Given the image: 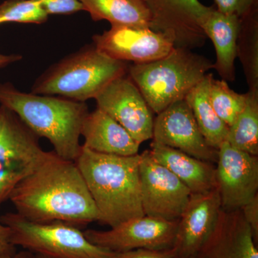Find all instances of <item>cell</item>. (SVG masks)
Masks as SVG:
<instances>
[{
  "label": "cell",
  "mask_w": 258,
  "mask_h": 258,
  "mask_svg": "<svg viewBox=\"0 0 258 258\" xmlns=\"http://www.w3.org/2000/svg\"><path fill=\"white\" fill-rule=\"evenodd\" d=\"M9 200L17 213L35 223L60 222L81 228L99 220L76 162L54 152L17 185Z\"/></svg>",
  "instance_id": "cell-1"
},
{
  "label": "cell",
  "mask_w": 258,
  "mask_h": 258,
  "mask_svg": "<svg viewBox=\"0 0 258 258\" xmlns=\"http://www.w3.org/2000/svg\"><path fill=\"white\" fill-rule=\"evenodd\" d=\"M141 155L124 156L93 152L82 146L76 160L103 225L114 227L144 216L141 198Z\"/></svg>",
  "instance_id": "cell-2"
},
{
  "label": "cell",
  "mask_w": 258,
  "mask_h": 258,
  "mask_svg": "<svg viewBox=\"0 0 258 258\" xmlns=\"http://www.w3.org/2000/svg\"><path fill=\"white\" fill-rule=\"evenodd\" d=\"M0 104L16 113L39 138L47 139L58 157L72 161L79 157L81 127L90 112L86 102L24 93L6 83H0Z\"/></svg>",
  "instance_id": "cell-3"
},
{
  "label": "cell",
  "mask_w": 258,
  "mask_h": 258,
  "mask_svg": "<svg viewBox=\"0 0 258 258\" xmlns=\"http://www.w3.org/2000/svg\"><path fill=\"white\" fill-rule=\"evenodd\" d=\"M128 67L127 62L108 57L92 43L52 64L35 81L31 93L86 102L126 74Z\"/></svg>",
  "instance_id": "cell-4"
},
{
  "label": "cell",
  "mask_w": 258,
  "mask_h": 258,
  "mask_svg": "<svg viewBox=\"0 0 258 258\" xmlns=\"http://www.w3.org/2000/svg\"><path fill=\"white\" fill-rule=\"evenodd\" d=\"M213 69V62L189 49L175 47L169 55L147 63L128 66V74L154 113L184 99Z\"/></svg>",
  "instance_id": "cell-5"
},
{
  "label": "cell",
  "mask_w": 258,
  "mask_h": 258,
  "mask_svg": "<svg viewBox=\"0 0 258 258\" xmlns=\"http://www.w3.org/2000/svg\"><path fill=\"white\" fill-rule=\"evenodd\" d=\"M0 222L9 227L11 243L47 258H111L113 252L91 243L79 228L64 222L39 224L17 212H8Z\"/></svg>",
  "instance_id": "cell-6"
},
{
  "label": "cell",
  "mask_w": 258,
  "mask_h": 258,
  "mask_svg": "<svg viewBox=\"0 0 258 258\" xmlns=\"http://www.w3.org/2000/svg\"><path fill=\"white\" fill-rule=\"evenodd\" d=\"M39 139L16 113L0 106V207L50 154Z\"/></svg>",
  "instance_id": "cell-7"
},
{
  "label": "cell",
  "mask_w": 258,
  "mask_h": 258,
  "mask_svg": "<svg viewBox=\"0 0 258 258\" xmlns=\"http://www.w3.org/2000/svg\"><path fill=\"white\" fill-rule=\"evenodd\" d=\"M139 178L144 215L167 221L179 220L191 191L146 150L140 154Z\"/></svg>",
  "instance_id": "cell-8"
},
{
  "label": "cell",
  "mask_w": 258,
  "mask_h": 258,
  "mask_svg": "<svg viewBox=\"0 0 258 258\" xmlns=\"http://www.w3.org/2000/svg\"><path fill=\"white\" fill-rule=\"evenodd\" d=\"M150 14V29L170 39L174 47L204 46L207 37L202 24L214 6L200 0H144Z\"/></svg>",
  "instance_id": "cell-9"
},
{
  "label": "cell",
  "mask_w": 258,
  "mask_h": 258,
  "mask_svg": "<svg viewBox=\"0 0 258 258\" xmlns=\"http://www.w3.org/2000/svg\"><path fill=\"white\" fill-rule=\"evenodd\" d=\"M178 222L144 215L122 222L109 230H86L83 234L91 243L111 252L164 249L174 247Z\"/></svg>",
  "instance_id": "cell-10"
},
{
  "label": "cell",
  "mask_w": 258,
  "mask_h": 258,
  "mask_svg": "<svg viewBox=\"0 0 258 258\" xmlns=\"http://www.w3.org/2000/svg\"><path fill=\"white\" fill-rule=\"evenodd\" d=\"M95 100L97 107L116 120L137 143L152 139L153 111L128 74L113 80Z\"/></svg>",
  "instance_id": "cell-11"
},
{
  "label": "cell",
  "mask_w": 258,
  "mask_h": 258,
  "mask_svg": "<svg viewBox=\"0 0 258 258\" xmlns=\"http://www.w3.org/2000/svg\"><path fill=\"white\" fill-rule=\"evenodd\" d=\"M100 52L114 60L147 63L159 60L175 48L170 39L150 28L111 25L109 30L93 36Z\"/></svg>",
  "instance_id": "cell-12"
},
{
  "label": "cell",
  "mask_w": 258,
  "mask_h": 258,
  "mask_svg": "<svg viewBox=\"0 0 258 258\" xmlns=\"http://www.w3.org/2000/svg\"><path fill=\"white\" fill-rule=\"evenodd\" d=\"M217 189L222 209L240 210L258 191V157L235 149L227 142L218 149Z\"/></svg>",
  "instance_id": "cell-13"
},
{
  "label": "cell",
  "mask_w": 258,
  "mask_h": 258,
  "mask_svg": "<svg viewBox=\"0 0 258 258\" xmlns=\"http://www.w3.org/2000/svg\"><path fill=\"white\" fill-rule=\"evenodd\" d=\"M157 115L154 120L153 142L216 164L218 150L207 143L185 99L174 102Z\"/></svg>",
  "instance_id": "cell-14"
},
{
  "label": "cell",
  "mask_w": 258,
  "mask_h": 258,
  "mask_svg": "<svg viewBox=\"0 0 258 258\" xmlns=\"http://www.w3.org/2000/svg\"><path fill=\"white\" fill-rule=\"evenodd\" d=\"M222 210L218 189L191 193L178 222L174 247L179 258L195 255L211 235Z\"/></svg>",
  "instance_id": "cell-15"
},
{
  "label": "cell",
  "mask_w": 258,
  "mask_h": 258,
  "mask_svg": "<svg viewBox=\"0 0 258 258\" xmlns=\"http://www.w3.org/2000/svg\"><path fill=\"white\" fill-rule=\"evenodd\" d=\"M193 258H258L252 230L240 210L222 209L211 235Z\"/></svg>",
  "instance_id": "cell-16"
},
{
  "label": "cell",
  "mask_w": 258,
  "mask_h": 258,
  "mask_svg": "<svg viewBox=\"0 0 258 258\" xmlns=\"http://www.w3.org/2000/svg\"><path fill=\"white\" fill-rule=\"evenodd\" d=\"M81 136L84 138L83 147L93 152L124 157L139 154L140 144L116 120L98 107L89 112L83 120Z\"/></svg>",
  "instance_id": "cell-17"
},
{
  "label": "cell",
  "mask_w": 258,
  "mask_h": 258,
  "mask_svg": "<svg viewBox=\"0 0 258 258\" xmlns=\"http://www.w3.org/2000/svg\"><path fill=\"white\" fill-rule=\"evenodd\" d=\"M149 151L153 157L179 178L191 193L207 192L217 189L215 164L154 142Z\"/></svg>",
  "instance_id": "cell-18"
},
{
  "label": "cell",
  "mask_w": 258,
  "mask_h": 258,
  "mask_svg": "<svg viewBox=\"0 0 258 258\" xmlns=\"http://www.w3.org/2000/svg\"><path fill=\"white\" fill-rule=\"evenodd\" d=\"M240 21L238 17L223 14L214 8L202 24L205 35L213 42L216 52L213 69L227 82L235 80V61Z\"/></svg>",
  "instance_id": "cell-19"
},
{
  "label": "cell",
  "mask_w": 258,
  "mask_h": 258,
  "mask_svg": "<svg viewBox=\"0 0 258 258\" xmlns=\"http://www.w3.org/2000/svg\"><path fill=\"white\" fill-rule=\"evenodd\" d=\"M213 75L208 74L185 97L199 128L207 143L218 150L227 141L229 127L217 115L210 98V81Z\"/></svg>",
  "instance_id": "cell-20"
},
{
  "label": "cell",
  "mask_w": 258,
  "mask_h": 258,
  "mask_svg": "<svg viewBox=\"0 0 258 258\" xmlns=\"http://www.w3.org/2000/svg\"><path fill=\"white\" fill-rule=\"evenodd\" d=\"M93 21L111 25L150 28V14L144 0H80Z\"/></svg>",
  "instance_id": "cell-21"
},
{
  "label": "cell",
  "mask_w": 258,
  "mask_h": 258,
  "mask_svg": "<svg viewBox=\"0 0 258 258\" xmlns=\"http://www.w3.org/2000/svg\"><path fill=\"white\" fill-rule=\"evenodd\" d=\"M243 111L229 127L227 141L232 147L258 155V93L248 91Z\"/></svg>",
  "instance_id": "cell-22"
},
{
  "label": "cell",
  "mask_w": 258,
  "mask_h": 258,
  "mask_svg": "<svg viewBox=\"0 0 258 258\" xmlns=\"http://www.w3.org/2000/svg\"><path fill=\"white\" fill-rule=\"evenodd\" d=\"M240 20L237 57L242 64L248 91L258 93V10Z\"/></svg>",
  "instance_id": "cell-23"
},
{
  "label": "cell",
  "mask_w": 258,
  "mask_h": 258,
  "mask_svg": "<svg viewBox=\"0 0 258 258\" xmlns=\"http://www.w3.org/2000/svg\"><path fill=\"white\" fill-rule=\"evenodd\" d=\"M210 98L217 115L230 127L243 111L247 94L235 92L231 89L227 81L212 77L210 81Z\"/></svg>",
  "instance_id": "cell-24"
},
{
  "label": "cell",
  "mask_w": 258,
  "mask_h": 258,
  "mask_svg": "<svg viewBox=\"0 0 258 258\" xmlns=\"http://www.w3.org/2000/svg\"><path fill=\"white\" fill-rule=\"evenodd\" d=\"M49 15L37 0H5L0 4V25L45 23Z\"/></svg>",
  "instance_id": "cell-25"
},
{
  "label": "cell",
  "mask_w": 258,
  "mask_h": 258,
  "mask_svg": "<svg viewBox=\"0 0 258 258\" xmlns=\"http://www.w3.org/2000/svg\"><path fill=\"white\" fill-rule=\"evenodd\" d=\"M217 11L244 18L258 10V0H215Z\"/></svg>",
  "instance_id": "cell-26"
},
{
  "label": "cell",
  "mask_w": 258,
  "mask_h": 258,
  "mask_svg": "<svg viewBox=\"0 0 258 258\" xmlns=\"http://www.w3.org/2000/svg\"><path fill=\"white\" fill-rule=\"evenodd\" d=\"M47 15H71L85 11L80 0H37Z\"/></svg>",
  "instance_id": "cell-27"
},
{
  "label": "cell",
  "mask_w": 258,
  "mask_h": 258,
  "mask_svg": "<svg viewBox=\"0 0 258 258\" xmlns=\"http://www.w3.org/2000/svg\"><path fill=\"white\" fill-rule=\"evenodd\" d=\"M111 258H179L174 247L164 249H137L113 252Z\"/></svg>",
  "instance_id": "cell-28"
},
{
  "label": "cell",
  "mask_w": 258,
  "mask_h": 258,
  "mask_svg": "<svg viewBox=\"0 0 258 258\" xmlns=\"http://www.w3.org/2000/svg\"><path fill=\"white\" fill-rule=\"evenodd\" d=\"M244 220L250 227L254 240L258 237V195L240 209Z\"/></svg>",
  "instance_id": "cell-29"
},
{
  "label": "cell",
  "mask_w": 258,
  "mask_h": 258,
  "mask_svg": "<svg viewBox=\"0 0 258 258\" xmlns=\"http://www.w3.org/2000/svg\"><path fill=\"white\" fill-rule=\"evenodd\" d=\"M9 227L0 222V254L17 252L16 247L11 243Z\"/></svg>",
  "instance_id": "cell-30"
},
{
  "label": "cell",
  "mask_w": 258,
  "mask_h": 258,
  "mask_svg": "<svg viewBox=\"0 0 258 258\" xmlns=\"http://www.w3.org/2000/svg\"><path fill=\"white\" fill-rule=\"evenodd\" d=\"M22 55L18 54H13V55H4L0 53V69L5 67L12 63L21 60Z\"/></svg>",
  "instance_id": "cell-31"
},
{
  "label": "cell",
  "mask_w": 258,
  "mask_h": 258,
  "mask_svg": "<svg viewBox=\"0 0 258 258\" xmlns=\"http://www.w3.org/2000/svg\"><path fill=\"white\" fill-rule=\"evenodd\" d=\"M34 254L29 251L23 250L15 252L14 253H6L0 254V258H33Z\"/></svg>",
  "instance_id": "cell-32"
},
{
  "label": "cell",
  "mask_w": 258,
  "mask_h": 258,
  "mask_svg": "<svg viewBox=\"0 0 258 258\" xmlns=\"http://www.w3.org/2000/svg\"><path fill=\"white\" fill-rule=\"evenodd\" d=\"M33 258H47V257H43V256L39 255V254H34Z\"/></svg>",
  "instance_id": "cell-33"
}]
</instances>
